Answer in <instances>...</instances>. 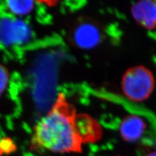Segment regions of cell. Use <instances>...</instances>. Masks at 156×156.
<instances>
[{
	"label": "cell",
	"instance_id": "6",
	"mask_svg": "<svg viewBox=\"0 0 156 156\" xmlns=\"http://www.w3.org/2000/svg\"><path fill=\"white\" fill-rule=\"evenodd\" d=\"M146 124L141 117L129 115L125 116L120 124V134L126 142L133 143L142 136L146 129Z\"/></svg>",
	"mask_w": 156,
	"mask_h": 156
},
{
	"label": "cell",
	"instance_id": "2",
	"mask_svg": "<svg viewBox=\"0 0 156 156\" xmlns=\"http://www.w3.org/2000/svg\"><path fill=\"white\" fill-rule=\"evenodd\" d=\"M124 95L129 100L142 102L148 99L155 87V77L143 65L129 68L124 74L121 83Z\"/></svg>",
	"mask_w": 156,
	"mask_h": 156
},
{
	"label": "cell",
	"instance_id": "5",
	"mask_svg": "<svg viewBox=\"0 0 156 156\" xmlns=\"http://www.w3.org/2000/svg\"><path fill=\"white\" fill-rule=\"evenodd\" d=\"M76 122L83 144L96 142L103 135V131L98 122L89 115L77 114Z\"/></svg>",
	"mask_w": 156,
	"mask_h": 156
},
{
	"label": "cell",
	"instance_id": "7",
	"mask_svg": "<svg viewBox=\"0 0 156 156\" xmlns=\"http://www.w3.org/2000/svg\"><path fill=\"white\" fill-rule=\"evenodd\" d=\"M7 6L14 14L17 15H26L31 12L35 6L33 1H9Z\"/></svg>",
	"mask_w": 156,
	"mask_h": 156
},
{
	"label": "cell",
	"instance_id": "1",
	"mask_svg": "<svg viewBox=\"0 0 156 156\" xmlns=\"http://www.w3.org/2000/svg\"><path fill=\"white\" fill-rule=\"evenodd\" d=\"M76 109L60 93L51 109L34 127L31 148L56 154L81 153L83 142L78 131Z\"/></svg>",
	"mask_w": 156,
	"mask_h": 156
},
{
	"label": "cell",
	"instance_id": "4",
	"mask_svg": "<svg viewBox=\"0 0 156 156\" xmlns=\"http://www.w3.org/2000/svg\"><path fill=\"white\" fill-rule=\"evenodd\" d=\"M131 12L139 26L150 30L156 27V2L145 0L136 2L131 7Z\"/></svg>",
	"mask_w": 156,
	"mask_h": 156
},
{
	"label": "cell",
	"instance_id": "10",
	"mask_svg": "<svg viewBox=\"0 0 156 156\" xmlns=\"http://www.w3.org/2000/svg\"><path fill=\"white\" fill-rule=\"evenodd\" d=\"M146 156H156V151H154V152H150L148 155H146Z\"/></svg>",
	"mask_w": 156,
	"mask_h": 156
},
{
	"label": "cell",
	"instance_id": "8",
	"mask_svg": "<svg viewBox=\"0 0 156 156\" xmlns=\"http://www.w3.org/2000/svg\"><path fill=\"white\" fill-rule=\"evenodd\" d=\"M16 150V145L10 138H3L0 140V152L10 154Z\"/></svg>",
	"mask_w": 156,
	"mask_h": 156
},
{
	"label": "cell",
	"instance_id": "3",
	"mask_svg": "<svg viewBox=\"0 0 156 156\" xmlns=\"http://www.w3.org/2000/svg\"><path fill=\"white\" fill-rule=\"evenodd\" d=\"M105 33L101 24L90 17L81 16L75 20L68 33V42L73 47L90 50L104 40Z\"/></svg>",
	"mask_w": 156,
	"mask_h": 156
},
{
	"label": "cell",
	"instance_id": "9",
	"mask_svg": "<svg viewBox=\"0 0 156 156\" xmlns=\"http://www.w3.org/2000/svg\"><path fill=\"white\" fill-rule=\"evenodd\" d=\"M9 80V74L7 68L0 65V94L5 90Z\"/></svg>",
	"mask_w": 156,
	"mask_h": 156
}]
</instances>
